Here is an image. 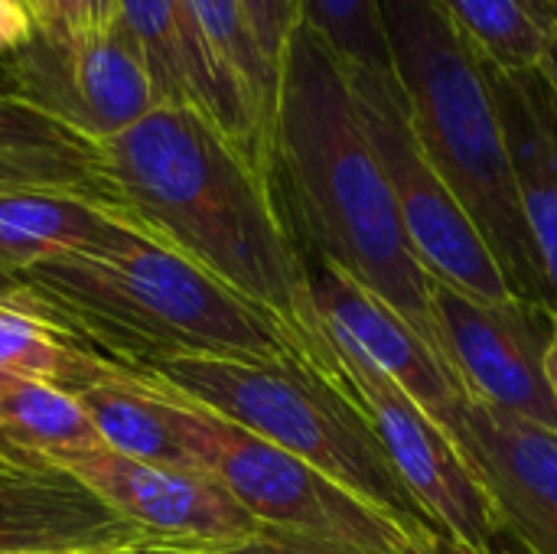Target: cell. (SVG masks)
Returning a JSON list of instances; mask_svg holds the SVG:
<instances>
[{
	"label": "cell",
	"instance_id": "44dd1931",
	"mask_svg": "<svg viewBox=\"0 0 557 554\" xmlns=\"http://www.w3.org/2000/svg\"><path fill=\"white\" fill-rule=\"evenodd\" d=\"M193 26L206 39L215 62L238 82L245 98L255 104L268 131L274 134L277 108V69L264 59L242 0H183Z\"/></svg>",
	"mask_w": 557,
	"mask_h": 554
},
{
	"label": "cell",
	"instance_id": "ac0fdd59",
	"mask_svg": "<svg viewBox=\"0 0 557 554\" xmlns=\"http://www.w3.org/2000/svg\"><path fill=\"white\" fill-rule=\"evenodd\" d=\"M101 447L82 405L39 379H0V454L23 470H46L55 457Z\"/></svg>",
	"mask_w": 557,
	"mask_h": 554
},
{
	"label": "cell",
	"instance_id": "4dcf8cb0",
	"mask_svg": "<svg viewBox=\"0 0 557 554\" xmlns=\"http://www.w3.org/2000/svg\"><path fill=\"white\" fill-rule=\"evenodd\" d=\"M16 294H20V281H16L10 271L0 268V300H10V297H16Z\"/></svg>",
	"mask_w": 557,
	"mask_h": 554
},
{
	"label": "cell",
	"instance_id": "4fadbf2b",
	"mask_svg": "<svg viewBox=\"0 0 557 554\" xmlns=\"http://www.w3.org/2000/svg\"><path fill=\"white\" fill-rule=\"evenodd\" d=\"M460 454L490 493L503 532L529 554H557V434L470 402Z\"/></svg>",
	"mask_w": 557,
	"mask_h": 554
},
{
	"label": "cell",
	"instance_id": "cb8c5ba5",
	"mask_svg": "<svg viewBox=\"0 0 557 554\" xmlns=\"http://www.w3.org/2000/svg\"><path fill=\"white\" fill-rule=\"evenodd\" d=\"M251 33L264 52V59L277 69L281 75V62H284V49L290 33L300 23V0H242Z\"/></svg>",
	"mask_w": 557,
	"mask_h": 554
},
{
	"label": "cell",
	"instance_id": "30bf717a",
	"mask_svg": "<svg viewBox=\"0 0 557 554\" xmlns=\"http://www.w3.org/2000/svg\"><path fill=\"white\" fill-rule=\"evenodd\" d=\"M431 317L441 356L470 402L557 434V395L545 369L555 310L516 297L480 300L431 281Z\"/></svg>",
	"mask_w": 557,
	"mask_h": 554
},
{
	"label": "cell",
	"instance_id": "7a4b0ae2",
	"mask_svg": "<svg viewBox=\"0 0 557 554\" xmlns=\"http://www.w3.org/2000/svg\"><path fill=\"white\" fill-rule=\"evenodd\" d=\"M271 186L307 261L352 278L441 356L431 278L408 245L349 72L304 23L290 33L281 62Z\"/></svg>",
	"mask_w": 557,
	"mask_h": 554
},
{
	"label": "cell",
	"instance_id": "9c48e42d",
	"mask_svg": "<svg viewBox=\"0 0 557 554\" xmlns=\"http://www.w3.org/2000/svg\"><path fill=\"white\" fill-rule=\"evenodd\" d=\"M0 95L98 147L157 108L144 56L114 20L101 33H42L0 59Z\"/></svg>",
	"mask_w": 557,
	"mask_h": 554
},
{
	"label": "cell",
	"instance_id": "277c9868",
	"mask_svg": "<svg viewBox=\"0 0 557 554\" xmlns=\"http://www.w3.org/2000/svg\"><path fill=\"white\" fill-rule=\"evenodd\" d=\"M392 75L411 131L493 251L516 300L552 307L525 222L486 59L437 0H379Z\"/></svg>",
	"mask_w": 557,
	"mask_h": 554
},
{
	"label": "cell",
	"instance_id": "8fae6325",
	"mask_svg": "<svg viewBox=\"0 0 557 554\" xmlns=\"http://www.w3.org/2000/svg\"><path fill=\"white\" fill-rule=\"evenodd\" d=\"M46 470L85 487L160 549L209 552L238 545L264 529L202 470L134 460L104 444L55 457Z\"/></svg>",
	"mask_w": 557,
	"mask_h": 554
},
{
	"label": "cell",
	"instance_id": "5b68a950",
	"mask_svg": "<svg viewBox=\"0 0 557 554\" xmlns=\"http://www.w3.org/2000/svg\"><path fill=\"white\" fill-rule=\"evenodd\" d=\"M255 438L300 457L395 519L444 539L343 385L304 362L170 356L127 366ZM447 542V539H444Z\"/></svg>",
	"mask_w": 557,
	"mask_h": 554
},
{
	"label": "cell",
	"instance_id": "d4e9b609",
	"mask_svg": "<svg viewBox=\"0 0 557 554\" xmlns=\"http://www.w3.org/2000/svg\"><path fill=\"white\" fill-rule=\"evenodd\" d=\"M186 554H372L343 542H326V539H313V535H300V532H284V529H261L258 535L238 542V545H225V549H209V552H186Z\"/></svg>",
	"mask_w": 557,
	"mask_h": 554
},
{
	"label": "cell",
	"instance_id": "484cf974",
	"mask_svg": "<svg viewBox=\"0 0 557 554\" xmlns=\"http://www.w3.org/2000/svg\"><path fill=\"white\" fill-rule=\"evenodd\" d=\"M36 36L33 13L23 0H0V59L20 52Z\"/></svg>",
	"mask_w": 557,
	"mask_h": 554
},
{
	"label": "cell",
	"instance_id": "e0dca14e",
	"mask_svg": "<svg viewBox=\"0 0 557 554\" xmlns=\"http://www.w3.org/2000/svg\"><path fill=\"white\" fill-rule=\"evenodd\" d=\"M62 389L82 405L108 451L147 464L199 470L176 434L170 405L137 372L114 366L82 346Z\"/></svg>",
	"mask_w": 557,
	"mask_h": 554
},
{
	"label": "cell",
	"instance_id": "6da1fadb",
	"mask_svg": "<svg viewBox=\"0 0 557 554\" xmlns=\"http://www.w3.org/2000/svg\"><path fill=\"white\" fill-rule=\"evenodd\" d=\"M98 180L144 235L238 297L287 323L317 372L336 379V353L310 294L300 251L268 176L189 108L157 104L95 147Z\"/></svg>",
	"mask_w": 557,
	"mask_h": 554
},
{
	"label": "cell",
	"instance_id": "ba28073f",
	"mask_svg": "<svg viewBox=\"0 0 557 554\" xmlns=\"http://www.w3.org/2000/svg\"><path fill=\"white\" fill-rule=\"evenodd\" d=\"M330 343L336 353V385L362 408L418 506L457 552H490L503 535V522L454 438L369 359L336 336Z\"/></svg>",
	"mask_w": 557,
	"mask_h": 554
},
{
	"label": "cell",
	"instance_id": "f546056e",
	"mask_svg": "<svg viewBox=\"0 0 557 554\" xmlns=\"http://www.w3.org/2000/svg\"><path fill=\"white\" fill-rule=\"evenodd\" d=\"M486 554H529V552H525V549H522V545H519V542H516L509 532H503V535L493 542V549H490Z\"/></svg>",
	"mask_w": 557,
	"mask_h": 554
},
{
	"label": "cell",
	"instance_id": "603a6c76",
	"mask_svg": "<svg viewBox=\"0 0 557 554\" xmlns=\"http://www.w3.org/2000/svg\"><path fill=\"white\" fill-rule=\"evenodd\" d=\"M310 26L349 72H392L379 0H300Z\"/></svg>",
	"mask_w": 557,
	"mask_h": 554
},
{
	"label": "cell",
	"instance_id": "1f68e13d",
	"mask_svg": "<svg viewBox=\"0 0 557 554\" xmlns=\"http://www.w3.org/2000/svg\"><path fill=\"white\" fill-rule=\"evenodd\" d=\"M545 369H548V382H552V389H555V395H557V327H555V340H552V349H548V362H545Z\"/></svg>",
	"mask_w": 557,
	"mask_h": 554
},
{
	"label": "cell",
	"instance_id": "3957f363",
	"mask_svg": "<svg viewBox=\"0 0 557 554\" xmlns=\"http://www.w3.org/2000/svg\"><path fill=\"white\" fill-rule=\"evenodd\" d=\"M20 300L117 366L170 356L304 362L297 333L140 229L91 251H59L16 274Z\"/></svg>",
	"mask_w": 557,
	"mask_h": 554
},
{
	"label": "cell",
	"instance_id": "52a82bcc",
	"mask_svg": "<svg viewBox=\"0 0 557 554\" xmlns=\"http://www.w3.org/2000/svg\"><path fill=\"white\" fill-rule=\"evenodd\" d=\"M349 82L372 150L388 176L408 245L428 278L480 300H509L512 294L493 251L424 157L395 75L349 72Z\"/></svg>",
	"mask_w": 557,
	"mask_h": 554
},
{
	"label": "cell",
	"instance_id": "7402d4cb",
	"mask_svg": "<svg viewBox=\"0 0 557 554\" xmlns=\"http://www.w3.org/2000/svg\"><path fill=\"white\" fill-rule=\"evenodd\" d=\"M82 343L46 320L26 300H0V379H39L65 385Z\"/></svg>",
	"mask_w": 557,
	"mask_h": 554
},
{
	"label": "cell",
	"instance_id": "8d00e7d4",
	"mask_svg": "<svg viewBox=\"0 0 557 554\" xmlns=\"http://www.w3.org/2000/svg\"><path fill=\"white\" fill-rule=\"evenodd\" d=\"M454 554H463V552H457V549H454Z\"/></svg>",
	"mask_w": 557,
	"mask_h": 554
},
{
	"label": "cell",
	"instance_id": "5bb4252c",
	"mask_svg": "<svg viewBox=\"0 0 557 554\" xmlns=\"http://www.w3.org/2000/svg\"><path fill=\"white\" fill-rule=\"evenodd\" d=\"M160 549L59 470L0 480V554H95Z\"/></svg>",
	"mask_w": 557,
	"mask_h": 554
},
{
	"label": "cell",
	"instance_id": "2e32d148",
	"mask_svg": "<svg viewBox=\"0 0 557 554\" xmlns=\"http://www.w3.org/2000/svg\"><path fill=\"white\" fill-rule=\"evenodd\" d=\"M499 104L519 202L535 235L557 313V98L539 72H499L486 62Z\"/></svg>",
	"mask_w": 557,
	"mask_h": 554
},
{
	"label": "cell",
	"instance_id": "836d02e7",
	"mask_svg": "<svg viewBox=\"0 0 557 554\" xmlns=\"http://www.w3.org/2000/svg\"><path fill=\"white\" fill-rule=\"evenodd\" d=\"M108 554H186L176 549H134V552H108Z\"/></svg>",
	"mask_w": 557,
	"mask_h": 554
},
{
	"label": "cell",
	"instance_id": "d6986e66",
	"mask_svg": "<svg viewBox=\"0 0 557 554\" xmlns=\"http://www.w3.org/2000/svg\"><path fill=\"white\" fill-rule=\"evenodd\" d=\"M0 163L42 183L78 186L108 199L98 180V150L52 118L7 95H0Z\"/></svg>",
	"mask_w": 557,
	"mask_h": 554
},
{
	"label": "cell",
	"instance_id": "8992f818",
	"mask_svg": "<svg viewBox=\"0 0 557 554\" xmlns=\"http://www.w3.org/2000/svg\"><path fill=\"white\" fill-rule=\"evenodd\" d=\"M137 376L150 382L170 405L176 434L193 464L261 526L343 542L372 554H454L450 542L366 503L300 457L255 438L251 431L219 418L215 411L153 382L150 376Z\"/></svg>",
	"mask_w": 557,
	"mask_h": 554
},
{
	"label": "cell",
	"instance_id": "d6a6232c",
	"mask_svg": "<svg viewBox=\"0 0 557 554\" xmlns=\"http://www.w3.org/2000/svg\"><path fill=\"white\" fill-rule=\"evenodd\" d=\"M0 180H36V176L23 173V170H16V167H7V163H0ZM36 183H42V180H36Z\"/></svg>",
	"mask_w": 557,
	"mask_h": 554
},
{
	"label": "cell",
	"instance_id": "f1b7e54d",
	"mask_svg": "<svg viewBox=\"0 0 557 554\" xmlns=\"http://www.w3.org/2000/svg\"><path fill=\"white\" fill-rule=\"evenodd\" d=\"M539 75L545 78V85L552 88V95L557 98V20L552 26V36H548V46H545V56L539 62Z\"/></svg>",
	"mask_w": 557,
	"mask_h": 554
},
{
	"label": "cell",
	"instance_id": "d590c367",
	"mask_svg": "<svg viewBox=\"0 0 557 554\" xmlns=\"http://www.w3.org/2000/svg\"><path fill=\"white\" fill-rule=\"evenodd\" d=\"M545 3H548V13L557 20V0H545Z\"/></svg>",
	"mask_w": 557,
	"mask_h": 554
},
{
	"label": "cell",
	"instance_id": "9a60e30c",
	"mask_svg": "<svg viewBox=\"0 0 557 554\" xmlns=\"http://www.w3.org/2000/svg\"><path fill=\"white\" fill-rule=\"evenodd\" d=\"M140 229L111 199L36 180H0V268L13 278L59 251H91Z\"/></svg>",
	"mask_w": 557,
	"mask_h": 554
},
{
	"label": "cell",
	"instance_id": "e575fe53",
	"mask_svg": "<svg viewBox=\"0 0 557 554\" xmlns=\"http://www.w3.org/2000/svg\"><path fill=\"white\" fill-rule=\"evenodd\" d=\"M20 470H23V467H16L13 460H7V457L0 454V480H3V477H10V473H20Z\"/></svg>",
	"mask_w": 557,
	"mask_h": 554
},
{
	"label": "cell",
	"instance_id": "4316f807",
	"mask_svg": "<svg viewBox=\"0 0 557 554\" xmlns=\"http://www.w3.org/2000/svg\"><path fill=\"white\" fill-rule=\"evenodd\" d=\"M23 3L33 13L36 29L55 33V36L78 33V7H75V0H23Z\"/></svg>",
	"mask_w": 557,
	"mask_h": 554
},
{
	"label": "cell",
	"instance_id": "7c38bea8",
	"mask_svg": "<svg viewBox=\"0 0 557 554\" xmlns=\"http://www.w3.org/2000/svg\"><path fill=\"white\" fill-rule=\"evenodd\" d=\"M307 264L310 294L326 333L369 359L398 389H405L457 444L470 398L463 395L444 359L392 307H385L352 278L320 261Z\"/></svg>",
	"mask_w": 557,
	"mask_h": 554
},
{
	"label": "cell",
	"instance_id": "83f0119b",
	"mask_svg": "<svg viewBox=\"0 0 557 554\" xmlns=\"http://www.w3.org/2000/svg\"><path fill=\"white\" fill-rule=\"evenodd\" d=\"M78 7V33H101L117 16V0H75Z\"/></svg>",
	"mask_w": 557,
	"mask_h": 554
},
{
	"label": "cell",
	"instance_id": "ffe728a7",
	"mask_svg": "<svg viewBox=\"0 0 557 554\" xmlns=\"http://www.w3.org/2000/svg\"><path fill=\"white\" fill-rule=\"evenodd\" d=\"M499 72H539L555 16L545 0H437Z\"/></svg>",
	"mask_w": 557,
	"mask_h": 554
}]
</instances>
